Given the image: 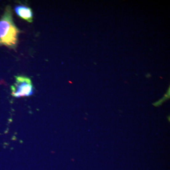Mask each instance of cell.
I'll return each instance as SVG.
<instances>
[{
  "label": "cell",
  "instance_id": "3957f363",
  "mask_svg": "<svg viewBox=\"0 0 170 170\" xmlns=\"http://www.w3.org/2000/svg\"><path fill=\"white\" fill-rule=\"evenodd\" d=\"M14 10L19 17L29 22H32L33 14L32 10L29 7L25 5H17L14 8Z\"/></svg>",
  "mask_w": 170,
  "mask_h": 170
},
{
  "label": "cell",
  "instance_id": "277c9868",
  "mask_svg": "<svg viewBox=\"0 0 170 170\" xmlns=\"http://www.w3.org/2000/svg\"><path fill=\"white\" fill-rule=\"evenodd\" d=\"M170 87H169V88H168V90H167L166 93L164 95V96H163V98H162L161 99L159 100L158 101H156V102L154 103H153V105H154L155 106H156V107L160 106V105H161V104L165 102V101L167 100L168 99H169V98H170Z\"/></svg>",
  "mask_w": 170,
  "mask_h": 170
},
{
  "label": "cell",
  "instance_id": "6da1fadb",
  "mask_svg": "<svg viewBox=\"0 0 170 170\" xmlns=\"http://www.w3.org/2000/svg\"><path fill=\"white\" fill-rule=\"evenodd\" d=\"M19 33V30L13 22L12 10L10 6H8L0 19V46L15 48Z\"/></svg>",
  "mask_w": 170,
  "mask_h": 170
},
{
  "label": "cell",
  "instance_id": "5b68a950",
  "mask_svg": "<svg viewBox=\"0 0 170 170\" xmlns=\"http://www.w3.org/2000/svg\"><path fill=\"white\" fill-rule=\"evenodd\" d=\"M146 78H148V79L150 78L151 77V74H150V73H147V74H146Z\"/></svg>",
  "mask_w": 170,
  "mask_h": 170
},
{
  "label": "cell",
  "instance_id": "7a4b0ae2",
  "mask_svg": "<svg viewBox=\"0 0 170 170\" xmlns=\"http://www.w3.org/2000/svg\"><path fill=\"white\" fill-rule=\"evenodd\" d=\"M16 82L11 86V95L17 98L29 96L34 92L33 86L30 78L24 76L15 77Z\"/></svg>",
  "mask_w": 170,
  "mask_h": 170
}]
</instances>
